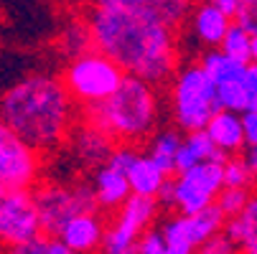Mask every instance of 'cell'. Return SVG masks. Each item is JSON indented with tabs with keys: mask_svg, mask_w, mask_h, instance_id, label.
Listing matches in <instances>:
<instances>
[{
	"mask_svg": "<svg viewBox=\"0 0 257 254\" xmlns=\"http://www.w3.org/2000/svg\"><path fill=\"white\" fill-rule=\"evenodd\" d=\"M56 3H59L64 11H69V13H84L89 6L97 3V0H56Z\"/></svg>",
	"mask_w": 257,
	"mask_h": 254,
	"instance_id": "35",
	"label": "cell"
},
{
	"mask_svg": "<svg viewBox=\"0 0 257 254\" xmlns=\"http://www.w3.org/2000/svg\"><path fill=\"white\" fill-rule=\"evenodd\" d=\"M115 140L109 137L99 125H94L92 120H87L82 115V120L77 122V127L71 130L69 140H66V153L74 160V165L79 170H97L102 163H107L109 153L115 150Z\"/></svg>",
	"mask_w": 257,
	"mask_h": 254,
	"instance_id": "12",
	"label": "cell"
},
{
	"mask_svg": "<svg viewBox=\"0 0 257 254\" xmlns=\"http://www.w3.org/2000/svg\"><path fill=\"white\" fill-rule=\"evenodd\" d=\"M54 46L59 51V56L66 59H74L89 49H94V39H92V28L84 18V13H69V18L61 23Z\"/></svg>",
	"mask_w": 257,
	"mask_h": 254,
	"instance_id": "17",
	"label": "cell"
},
{
	"mask_svg": "<svg viewBox=\"0 0 257 254\" xmlns=\"http://www.w3.org/2000/svg\"><path fill=\"white\" fill-rule=\"evenodd\" d=\"M227 224L224 211L216 203L196 211V213H171L168 219H163L161 229L166 234V244H181V246H191L199 249L204 241L211 236L222 234Z\"/></svg>",
	"mask_w": 257,
	"mask_h": 254,
	"instance_id": "11",
	"label": "cell"
},
{
	"mask_svg": "<svg viewBox=\"0 0 257 254\" xmlns=\"http://www.w3.org/2000/svg\"><path fill=\"white\" fill-rule=\"evenodd\" d=\"M161 198L158 196H138L133 193L117 211L112 224L107 226L102 251L99 254H127L138 246L143 231H148L161 216Z\"/></svg>",
	"mask_w": 257,
	"mask_h": 254,
	"instance_id": "9",
	"label": "cell"
},
{
	"mask_svg": "<svg viewBox=\"0 0 257 254\" xmlns=\"http://www.w3.org/2000/svg\"><path fill=\"white\" fill-rule=\"evenodd\" d=\"M244 158H247V163H249V168L257 178V145H249V148L244 150Z\"/></svg>",
	"mask_w": 257,
	"mask_h": 254,
	"instance_id": "38",
	"label": "cell"
},
{
	"mask_svg": "<svg viewBox=\"0 0 257 254\" xmlns=\"http://www.w3.org/2000/svg\"><path fill=\"white\" fill-rule=\"evenodd\" d=\"M196 59H199V64L206 69V74L214 79V84H222V82L242 79V77H244V66H247V64L234 61V59L227 56L222 49H204V51H199Z\"/></svg>",
	"mask_w": 257,
	"mask_h": 254,
	"instance_id": "22",
	"label": "cell"
},
{
	"mask_svg": "<svg viewBox=\"0 0 257 254\" xmlns=\"http://www.w3.org/2000/svg\"><path fill=\"white\" fill-rule=\"evenodd\" d=\"M0 254H46L44 251V236L33 239L28 244H21V246H13V249H6V251H0Z\"/></svg>",
	"mask_w": 257,
	"mask_h": 254,
	"instance_id": "32",
	"label": "cell"
},
{
	"mask_svg": "<svg viewBox=\"0 0 257 254\" xmlns=\"http://www.w3.org/2000/svg\"><path fill=\"white\" fill-rule=\"evenodd\" d=\"M196 254H239V249H237V244L222 231V234L211 236L209 241H204V244L196 249Z\"/></svg>",
	"mask_w": 257,
	"mask_h": 254,
	"instance_id": "28",
	"label": "cell"
},
{
	"mask_svg": "<svg viewBox=\"0 0 257 254\" xmlns=\"http://www.w3.org/2000/svg\"><path fill=\"white\" fill-rule=\"evenodd\" d=\"M104 234H107V219H104L102 208H89V211H82L77 216H71L59 231V236L77 254L102 251Z\"/></svg>",
	"mask_w": 257,
	"mask_h": 254,
	"instance_id": "14",
	"label": "cell"
},
{
	"mask_svg": "<svg viewBox=\"0 0 257 254\" xmlns=\"http://www.w3.org/2000/svg\"><path fill=\"white\" fill-rule=\"evenodd\" d=\"M0 117L36 150L49 155L66 145L82 110L61 74L31 71L0 94Z\"/></svg>",
	"mask_w": 257,
	"mask_h": 254,
	"instance_id": "2",
	"label": "cell"
},
{
	"mask_svg": "<svg viewBox=\"0 0 257 254\" xmlns=\"http://www.w3.org/2000/svg\"><path fill=\"white\" fill-rule=\"evenodd\" d=\"M44 236L33 188L0 186V251Z\"/></svg>",
	"mask_w": 257,
	"mask_h": 254,
	"instance_id": "8",
	"label": "cell"
},
{
	"mask_svg": "<svg viewBox=\"0 0 257 254\" xmlns=\"http://www.w3.org/2000/svg\"><path fill=\"white\" fill-rule=\"evenodd\" d=\"M44 178V153L0 117V186L36 188Z\"/></svg>",
	"mask_w": 257,
	"mask_h": 254,
	"instance_id": "10",
	"label": "cell"
},
{
	"mask_svg": "<svg viewBox=\"0 0 257 254\" xmlns=\"http://www.w3.org/2000/svg\"><path fill=\"white\" fill-rule=\"evenodd\" d=\"M44 251L46 254H77L59 234H44Z\"/></svg>",
	"mask_w": 257,
	"mask_h": 254,
	"instance_id": "31",
	"label": "cell"
},
{
	"mask_svg": "<svg viewBox=\"0 0 257 254\" xmlns=\"http://www.w3.org/2000/svg\"><path fill=\"white\" fill-rule=\"evenodd\" d=\"M219 49L239 64H249L252 61V33L247 28H242L239 23H232V28L227 31Z\"/></svg>",
	"mask_w": 257,
	"mask_h": 254,
	"instance_id": "24",
	"label": "cell"
},
{
	"mask_svg": "<svg viewBox=\"0 0 257 254\" xmlns=\"http://www.w3.org/2000/svg\"><path fill=\"white\" fill-rule=\"evenodd\" d=\"M171 175L145 153V148H140L138 158L133 160L130 170H127V180H130V188L133 193L138 196H161L163 186H166V180Z\"/></svg>",
	"mask_w": 257,
	"mask_h": 254,
	"instance_id": "19",
	"label": "cell"
},
{
	"mask_svg": "<svg viewBox=\"0 0 257 254\" xmlns=\"http://www.w3.org/2000/svg\"><path fill=\"white\" fill-rule=\"evenodd\" d=\"M181 142H183V132L176 125H168V127H158L143 148L168 175H176V155H178Z\"/></svg>",
	"mask_w": 257,
	"mask_h": 254,
	"instance_id": "21",
	"label": "cell"
},
{
	"mask_svg": "<svg viewBox=\"0 0 257 254\" xmlns=\"http://www.w3.org/2000/svg\"><path fill=\"white\" fill-rule=\"evenodd\" d=\"M138 254H163L166 249V234L163 229L151 226L148 231H143V236L138 239Z\"/></svg>",
	"mask_w": 257,
	"mask_h": 254,
	"instance_id": "27",
	"label": "cell"
},
{
	"mask_svg": "<svg viewBox=\"0 0 257 254\" xmlns=\"http://www.w3.org/2000/svg\"><path fill=\"white\" fill-rule=\"evenodd\" d=\"M166 92V112L171 117V125H176L181 132L206 130L209 120L216 115V84L206 74V69L199 64V59L181 61L171 82L163 87Z\"/></svg>",
	"mask_w": 257,
	"mask_h": 254,
	"instance_id": "4",
	"label": "cell"
},
{
	"mask_svg": "<svg viewBox=\"0 0 257 254\" xmlns=\"http://www.w3.org/2000/svg\"><path fill=\"white\" fill-rule=\"evenodd\" d=\"M209 137L214 140V145L222 150L227 158L229 155H239L247 150V135H244V122H242V112H232V110H216V115L209 120L206 125Z\"/></svg>",
	"mask_w": 257,
	"mask_h": 254,
	"instance_id": "16",
	"label": "cell"
},
{
	"mask_svg": "<svg viewBox=\"0 0 257 254\" xmlns=\"http://www.w3.org/2000/svg\"><path fill=\"white\" fill-rule=\"evenodd\" d=\"M249 198H252V191H249V188L224 186V188H222V193L216 196V206L224 211L227 219H232V216H237V213H242V211H244V206L249 203Z\"/></svg>",
	"mask_w": 257,
	"mask_h": 254,
	"instance_id": "26",
	"label": "cell"
},
{
	"mask_svg": "<svg viewBox=\"0 0 257 254\" xmlns=\"http://www.w3.org/2000/svg\"><path fill=\"white\" fill-rule=\"evenodd\" d=\"M211 3H214V6H219L224 13H229V16L234 18V13H237V8H239L242 0H211Z\"/></svg>",
	"mask_w": 257,
	"mask_h": 254,
	"instance_id": "36",
	"label": "cell"
},
{
	"mask_svg": "<svg viewBox=\"0 0 257 254\" xmlns=\"http://www.w3.org/2000/svg\"><path fill=\"white\" fill-rule=\"evenodd\" d=\"M254 173L247 163L244 155H229L224 160V186H239V188H252Z\"/></svg>",
	"mask_w": 257,
	"mask_h": 254,
	"instance_id": "25",
	"label": "cell"
},
{
	"mask_svg": "<svg viewBox=\"0 0 257 254\" xmlns=\"http://www.w3.org/2000/svg\"><path fill=\"white\" fill-rule=\"evenodd\" d=\"M127 254H138V249H133V251H127Z\"/></svg>",
	"mask_w": 257,
	"mask_h": 254,
	"instance_id": "40",
	"label": "cell"
},
{
	"mask_svg": "<svg viewBox=\"0 0 257 254\" xmlns=\"http://www.w3.org/2000/svg\"><path fill=\"white\" fill-rule=\"evenodd\" d=\"M166 112V92L163 87L125 74L117 92L89 112H82L87 120L99 125L115 142H127L143 148L161 127Z\"/></svg>",
	"mask_w": 257,
	"mask_h": 254,
	"instance_id": "3",
	"label": "cell"
},
{
	"mask_svg": "<svg viewBox=\"0 0 257 254\" xmlns=\"http://www.w3.org/2000/svg\"><path fill=\"white\" fill-rule=\"evenodd\" d=\"M242 122H244V135H247V148L257 145V99L252 102L247 112H242Z\"/></svg>",
	"mask_w": 257,
	"mask_h": 254,
	"instance_id": "30",
	"label": "cell"
},
{
	"mask_svg": "<svg viewBox=\"0 0 257 254\" xmlns=\"http://www.w3.org/2000/svg\"><path fill=\"white\" fill-rule=\"evenodd\" d=\"M33 191L41 213L44 234H59L71 216L89 208H99L92 183H82V180H46V183H39Z\"/></svg>",
	"mask_w": 257,
	"mask_h": 254,
	"instance_id": "7",
	"label": "cell"
},
{
	"mask_svg": "<svg viewBox=\"0 0 257 254\" xmlns=\"http://www.w3.org/2000/svg\"><path fill=\"white\" fill-rule=\"evenodd\" d=\"M206 160H227V155L214 145L206 130H194V132H183V142L176 155V173L189 170L199 163Z\"/></svg>",
	"mask_w": 257,
	"mask_h": 254,
	"instance_id": "18",
	"label": "cell"
},
{
	"mask_svg": "<svg viewBox=\"0 0 257 254\" xmlns=\"http://www.w3.org/2000/svg\"><path fill=\"white\" fill-rule=\"evenodd\" d=\"M102 3H112V6H125V8H138V11H151L161 3V0H102Z\"/></svg>",
	"mask_w": 257,
	"mask_h": 254,
	"instance_id": "33",
	"label": "cell"
},
{
	"mask_svg": "<svg viewBox=\"0 0 257 254\" xmlns=\"http://www.w3.org/2000/svg\"><path fill=\"white\" fill-rule=\"evenodd\" d=\"M59 74L69 94L79 104V110L89 112L117 92L127 71L112 56H107L104 51L94 46L74 59H66Z\"/></svg>",
	"mask_w": 257,
	"mask_h": 254,
	"instance_id": "5",
	"label": "cell"
},
{
	"mask_svg": "<svg viewBox=\"0 0 257 254\" xmlns=\"http://www.w3.org/2000/svg\"><path fill=\"white\" fill-rule=\"evenodd\" d=\"M163 254H196V249H191V246H181V244H166Z\"/></svg>",
	"mask_w": 257,
	"mask_h": 254,
	"instance_id": "37",
	"label": "cell"
},
{
	"mask_svg": "<svg viewBox=\"0 0 257 254\" xmlns=\"http://www.w3.org/2000/svg\"><path fill=\"white\" fill-rule=\"evenodd\" d=\"M224 234L237 244L239 254H257V193H252L242 213L227 219Z\"/></svg>",
	"mask_w": 257,
	"mask_h": 254,
	"instance_id": "20",
	"label": "cell"
},
{
	"mask_svg": "<svg viewBox=\"0 0 257 254\" xmlns=\"http://www.w3.org/2000/svg\"><path fill=\"white\" fill-rule=\"evenodd\" d=\"M224 188V160H206L189 170H181L166 180L161 191L163 208H173L178 213H196L211 203Z\"/></svg>",
	"mask_w": 257,
	"mask_h": 254,
	"instance_id": "6",
	"label": "cell"
},
{
	"mask_svg": "<svg viewBox=\"0 0 257 254\" xmlns=\"http://www.w3.org/2000/svg\"><path fill=\"white\" fill-rule=\"evenodd\" d=\"M216 102H219V110L247 112L254 99L249 97V89H247L244 77H242V79H229V82L216 84Z\"/></svg>",
	"mask_w": 257,
	"mask_h": 254,
	"instance_id": "23",
	"label": "cell"
},
{
	"mask_svg": "<svg viewBox=\"0 0 257 254\" xmlns=\"http://www.w3.org/2000/svg\"><path fill=\"white\" fill-rule=\"evenodd\" d=\"M234 23L247 28L252 36L257 33V0H242L237 13H234Z\"/></svg>",
	"mask_w": 257,
	"mask_h": 254,
	"instance_id": "29",
	"label": "cell"
},
{
	"mask_svg": "<svg viewBox=\"0 0 257 254\" xmlns=\"http://www.w3.org/2000/svg\"><path fill=\"white\" fill-rule=\"evenodd\" d=\"M252 61H257V33L252 36Z\"/></svg>",
	"mask_w": 257,
	"mask_h": 254,
	"instance_id": "39",
	"label": "cell"
},
{
	"mask_svg": "<svg viewBox=\"0 0 257 254\" xmlns=\"http://www.w3.org/2000/svg\"><path fill=\"white\" fill-rule=\"evenodd\" d=\"M234 18L229 13H224L219 6H214L211 0H196L194 8H191V16L183 26L181 33H186V39L199 49H219L224 41L227 31L232 28Z\"/></svg>",
	"mask_w": 257,
	"mask_h": 254,
	"instance_id": "13",
	"label": "cell"
},
{
	"mask_svg": "<svg viewBox=\"0 0 257 254\" xmlns=\"http://www.w3.org/2000/svg\"><path fill=\"white\" fill-rule=\"evenodd\" d=\"M89 183H92L97 206L104 213H115L133 196L127 173L115 168V165H109V163H102L97 170H92V180H89Z\"/></svg>",
	"mask_w": 257,
	"mask_h": 254,
	"instance_id": "15",
	"label": "cell"
},
{
	"mask_svg": "<svg viewBox=\"0 0 257 254\" xmlns=\"http://www.w3.org/2000/svg\"><path fill=\"white\" fill-rule=\"evenodd\" d=\"M244 84L249 89V97L257 99V61H249L244 66Z\"/></svg>",
	"mask_w": 257,
	"mask_h": 254,
	"instance_id": "34",
	"label": "cell"
},
{
	"mask_svg": "<svg viewBox=\"0 0 257 254\" xmlns=\"http://www.w3.org/2000/svg\"><path fill=\"white\" fill-rule=\"evenodd\" d=\"M99 51L112 56L127 74L166 87L181 66V31L151 11H138L97 0L84 11Z\"/></svg>",
	"mask_w": 257,
	"mask_h": 254,
	"instance_id": "1",
	"label": "cell"
}]
</instances>
